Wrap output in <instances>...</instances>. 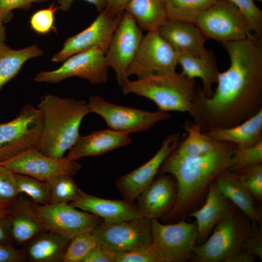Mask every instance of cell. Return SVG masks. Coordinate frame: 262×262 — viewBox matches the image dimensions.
I'll return each instance as SVG.
<instances>
[{"label":"cell","mask_w":262,"mask_h":262,"mask_svg":"<svg viewBox=\"0 0 262 262\" xmlns=\"http://www.w3.org/2000/svg\"><path fill=\"white\" fill-rule=\"evenodd\" d=\"M59 9V6L52 4L47 8L36 11L30 19L32 29L39 34H46L52 31H56L54 15Z\"/></svg>","instance_id":"39"},{"label":"cell","mask_w":262,"mask_h":262,"mask_svg":"<svg viewBox=\"0 0 262 262\" xmlns=\"http://www.w3.org/2000/svg\"><path fill=\"white\" fill-rule=\"evenodd\" d=\"M10 236L13 242L25 245L47 230L34 207V203L21 194L4 217Z\"/></svg>","instance_id":"19"},{"label":"cell","mask_w":262,"mask_h":262,"mask_svg":"<svg viewBox=\"0 0 262 262\" xmlns=\"http://www.w3.org/2000/svg\"><path fill=\"white\" fill-rule=\"evenodd\" d=\"M237 208L213 228L212 235L195 247L191 260L196 262H229L242 250L253 223Z\"/></svg>","instance_id":"5"},{"label":"cell","mask_w":262,"mask_h":262,"mask_svg":"<svg viewBox=\"0 0 262 262\" xmlns=\"http://www.w3.org/2000/svg\"><path fill=\"white\" fill-rule=\"evenodd\" d=\"M34 207L47 230L73 238L82 233L92 231L103 221L100 217L81 211L66 203H49Z\"/></svg>","instance_id":"14"},{"label":"cell","mask_w":262,"mask_h":262,"mask_svg":"<svg viewBox=\"0 0 262 262\" xmlns=\"http://www.w3.org/2000/svg\"><path fill=\"white\" fill-rule=\"evenodd\" d=\"M241 12L249 22L254 36L262 39V12L253 0H229Z\"/></svg>","instance_id":"38"},{"label":"cell","mask_w":262,"mask_h":262,"mask_svg":"<svg viewBox=\"0 0 262 262\" xmlns=\"http://www.w3.org/2000/svg\"><path fill=\"white\" fill-rule=\"evenodd\" d=\"M243 184L258 202L262 201V164L251 166L235 172Z\"/></svg>","instance_id":"37"},{"label":"cell","mask_w":262,"mask_h":262,"mask_svg":"<svg viewBox=\"0 0 262 262\" xmlns=\"http://www.w3.org/2000/svg\"><path fill=\"white\" fill-rule=\"evenodd\" d=\"M132 140L129 133L106 129L79 137L68 150L66 158L77 160L87 156L101 155L115 149L128 146Z\"/></svg>","instance_id":"23"},{"label":"cell","mask_w":262,"mask_h":262,"mask_svg":"<svg viewBox=\"0 0 262 262\" xmlns=\"http://www.w3.org/2000/svg\"><path fill=\"white\" fill-rule=\"evenodd\" d=\"M43 54V50L36 45L15 49L5 43L0 44V91L18 73L27 61Z\"/></svg>","instance_id":"28"},{"label":"cell","mask_w":262,"mask_h":262,"mask_svg":"<svg viewBox=\"0 0 262 262\" xmlns=\"http://www.w3.org/2000/svg\"><path fill=\"white\" fill-rule=\"evenodd\" d=\"M262 163V142H261L249 147H237L233 154L231 165L228 169L236 172Z\"/></svg>","instance_id":"36"},{"label":"cell","mask_w":262,"mask_h":262,"mask_svg":"<svg viewBox=\"0 0 262 262\" xmlns=\"http://www.w3.org/2000/svg\"><path fill=\"white\" fill-rule=\"evenodd\" d=\"M257 0L259 1H262V0Z\"/></svg>","instance_id":"50"},{"label":"cell","mask_w":262,"mask_h":262,"mask_svg":"<svg viewBox=\"0 0 262 262\" xmlns=\"http://www.w3.org/2000/svg\"><path fill=\"white\" fill-rule=\"evenodd\" d=\"M180 132L164 140L155 155L144 164L118 178L115 186L124 199L134 202L139 194L154 180L162 164L179 143Z\"/></svg>","instance_id":"17"},{"label":"cell","mask_w":262,"mask_h":262,"mask_svg":"<svg viewBox=\"0 0 262 262\" xmlns=\"http://www.w3.org/2000/svg\"><path fill=\"white\" fill-rule=\"evenodd\" d=\"M177 196L175 178L164 174L153 180L137 196L136 205L144 216L162 219L174 207Z\"/></svg>","instance_id":"18"},{"label":"cell","mask_w":262,"mask_h":262,"mask_svg":"<svg viewBox=\"0 0 262 262\" xmlns=\"http://www.w3.org/2000/svg\"><path fill=\"white\" fill-rule=\"evenodd\" d=\"M179 56L158 30L147 31L127 68V76L134 75L140 79L152 74L173 73L178 64Z\"/></svg>","instance_id":"11"},{"label":"cell","mask_w":262,"mask_h":262,"mask_svg":"<svg viewBox=\"0 0 262 262\" xmlns=\"http://www.w3.org/2000/svg\"><path fill=\"white\" fill-rule=\"evenodd\" d=\"M74 0H57L59 9L67 11L71 8ZM93 4L98 12H101L105 8V0H83Z\"/></svg>","instance_id":"46"},{"label":"cell","mask_w":262,"mask_h":262,"mask_svg":"<svg viewBox=\"0 0 262 262\" xmlns=\"http://www.w3.org/2000/svg\"><path fill=\"white\" fill-rule=\"evenodd\" d=\"M108 68L105 53L92 49L69 57L57 69L38 73L34 80L36 82L57 83L77 77L87 80L91 84H103L108 81Z\"/></svg>","instance_id":"12"},{"label":"cell","mask_w":262,"mask_h":262,"mask_svg":"<svg viewBox=\"0 0 262 262\" xmlns=\"http://www.w3.org/2000/svg\"><path fill=\"white\" fill-rule=\"evenodd\" d=\"M125 95L134 94L154 102L159 110L189 113L197 87L195 79L176 72L152 74L135 81L126 80L120 86Z\"/></svg>","instance_id":"4"},{"label":"cell","mask_w":262,"mask_h":262,"mask_svg":"<svg viewBox=\"0 0 262 262\" xmlns=\"http://www.w3.org/2000/svg\"><path fill=\"white\" fill-rule=\"evenodd\" d=\"M253 223L252 229L245 239L241 251L252 255L262 260V229Z\"/></svg>","instance_id":"42"},{"label":"cell","mask_w":262,"mask_h":262,"mask_svg":"<svg viewBox=\"0 0 262 262\" xmlns=\"http://www.w3.org/2000/svg\"><path fill=\"white\" fill-rule=\"evenodd\" d=\"M97 245L92 231L78 234L71 239L64 255L63 262H82Z\"/></svg>","instance_id":"35"},{"label":"cell","mask_w":262,"mask_h":262,"mask_svg":"<svg viewBox=\"0 0 262 262\" xmlns=\"http://www.w3.org/2000/svg\"><path fill=\"white\" fill-rule=\"evenodd\" d=\"M90 113L105 121L109 129L127 133L147 131L161 121L170 117L169 112H151L110 103L100 96H91L87 102Z\"/></svg>","instance_id":"10"},{"label":"cell","mask_w":262,"mask_h":262,"mask_svg":"<svg viewBox=\"0 0 262 262\" xmlns=\"http://www.w3.org/2000/svg\"><path fill=\"white\" fill-rule=\"evenodd\" d=\"M125 11L142 30H158L167 19L165 0H131Z\"/></svg>","instance_id":"29"},{"label":"cell","mask_w":262,"mask_h":262,"mask_svg":"<svg viewBox=\"0 0 262 262\" xmlns=\"http://www.w3.org/2000/svg\"><path fill=\"white\" fill-rule=\"evenodd\" d=\"M178 64L181 68V73L191 79L198 78L202 82V93L210 97L213 91L212 85L216 83L219 72L213 53L209 51L203 55L180 54Z\"/></svg>","instance_id":"27"},{"label":"cell","mask_w":262,"mask_h":262,"mask_svg":"<svg viewBox=\"0 0 262 262\" xmlns=\"http://www.w3.org/2000/svg\"><path fill=\"white\" fill-rule=\"evenodd\" d=\"M1 164L15 173L47 180L60 175L73 176L81 169L80 164L66 157L56 159L44 155L35 148L29 149Z\"/></svg>","instance_id":"16"},{"label":"cell","mask_w":262,"mask_h":262,"mask_svg":"<svg viewBox=\"0 0 262 262\" xmlns=\"http://www.w3.org/2000/svg\"><path fill=\"white\" fill-rule=\"evenodd\" d=\"M214 182L218 191L252 222H262V213L255 199L235 172L226 169L216 177Z\"/></svg>","instance_id":"24"},{"label":"cell","mask_w":262,"mask_h":262,"mask_svg":"<svg viewBox=\"0 0 262 262\" xmlns=\"http://www.w3.org/2000/svg\"><path fill=\"white\" fill-rule=\"evenodd\" d=\"M150 246L130 251L115 252V262H158Z\"/></svg>","instance_id":"40"},{"label":"cell","mask_w":262,"mask_h":262,"mask_svg":"<svg viewBox=\"0 0 262 262\" xmlns=\"http://www.w3.org/2000/svg\"><path fill=\"white\" fill-rule=\"evenodd\" d=\"M92 232L97 245L115 252L142 249L152 243L151 219L145 216L115 223L103 221Z\"/></svg>","instance_id":"9"},{"label":"cell","mask_w":262,"mask_h":262,"mask_svg":"<svg viewBox=\"0 0 262 262\" xmlns=\"http://www.w3.org/2000/svg\"><path fill=\"white\" fill-rule=\"evenodd\" d=\"M158 31L179 55L200 56L209 51L205 47L206 38L194 24L167 19Z\"/></svg>","instance_id":"21"},{"label":"cell","mask_w":262,"mask_h":262,"mask_svg":"<svg viewBox=\"0 0 262 262\" xmlns=\"http://www.w3.org/2000/svg\"><path fill=\"white\" fill-rule=\"evenodd\" d=\"M71 240L60 233L46 230L24 245L23 250L30 262H63Z\"/></svg>","instance_id":"26"},{"label":"cell","mask_w":262,"mask_h":262,"mask_svg":"<svg viewBox=\"0 0 262 262\" xmlns=\"http://www.w3.org/2000/svg\"><path fill=\"white\" fill-rule=\"evenodd\" d=\"M15 177L17 190L20 194L29 196L37 205L50 203L49 185L47 180L17 173H15Z\"/></svg>","instance_id":"33"},{"label":"cell","mask_w":262,"mask_h":262,"mask_svg":"<svg viewBox=\"0 0 262 262\" xmlns=\"http://www.w3.org/2000/svg\"><path fill=\"white\" fill-rule=\"evenodd\" d=\"M21 194L17 190L15 173L0 164V218H4Z\"/></svg>","instance_id":"34"},{"label":"cell","mask_w":262,"mask_h":262,"mask_svg":"<svg viewBox=\"0 0 262 262\" xmlns=\"http://www.w3.org/2000/svg\"><path fill=\"white\" fill-rule=\"evenodd\" d=\"M152 243L150 246L158 262H183L191 260L196 246L197 229L196 222L185 219L164 224L151 219Z\"/></svg>","instance_id":"7"},{"label":"cell","mask_w":262,"mask_h":262,"mask_svg":"<svg viewBox=\"0 0 262 262\" xmlns=\"http://www.w3.org/2000/svg\"><path fill=\"white\" fill-rule=\"evenodd\" d=\"M49 0H0V21L3 24L13 16L12 11L16 9L27 10L34 3Z\"/></svg>","instance_id":"41"},{"label":"cell","mask_w":262,"mask_h":262,"mask_svg":"<svg viewBox=\"0 0 262 262\" xmlns=\"http://www.w3.org/2000/svg\"><path fill=\"white\" fill-rule=\"evenodd\" d=\"M219 142L233 144L244 148L262 142V109L243 122L228 128H213L203 132Z\"/></svg>","instance_id":"25"},{"label":"cell","mask_w":262,"mask_h":262,"mask_svg":"<svg viewBox=\"0 0 262 262\" xmlns=\"http://www.w3.org/2000/svg\"><path fill=\"white\" fill-rule=\"evenodd\" d=\"M82 262H115V252L97 245L88 253Z\"/></svg>","instance_id":"43"},{"label":"cell","mask_w":262,"mask_h":262,"mask_svg":"<svg viewBox=\"0 0 262 262\" xmlns=\"http://www.w3.org/2000/svg\"><path fill=\"white\" fill-rule=\"evenodd\" d=\"M143 36L142 30L133 17L125 11L105 53L107 64L114 70L120 87L128 79L127 68L134 57Z\"/></svg>","instance_id":"13"},{"label":"cell","mask_w":262,"mask_h":262,"mask_svg":"<svg viewBox=\"0 0 262 262\" xmlns=\"http://www.w3.org/2000/svg\"><path fill=\"white\" fill-rule=\"evenodd\" d=\"M195 24L206 39H212L222 44L257 38L246 18L229 0H217L199 16Z\"/></svg>","instance_id":"6"},{"label":"cell","mask_w":262,"mask_h":262,"mask_svg":"<svg viewBox=\"0 0 262 262\" xmlns=\"http://www.w3.org/2000/svg\"><path fill=\"white\" fill-rule=\"evenodd\" d=\"M27 260L23 249L13 245L0 244V262H22Z\"/></svg>","instance_id":"44"},{"label":"cell","mask_w":262,"mask_h":262,"mask_svg":"<svg viewBox=\"0 0 262 262\" xmlns=\"http://www.w3.org/2000/svg\"><path fill=\"white\" fill-rule=\"evenodd\" d=\"M235 145L220 142L213 151L204 155L180 158L169 155L157 175L169 174L175 179L177 196L172 210L162 220L172 223L185 219L206 196L216 177L231 165Z\"/></svg>","instance_id":"2"},{"label":"cell","mask_w":262,"mask_h":262,"mask_svg":"<svg viewBox=\"0 0 262 262\" xmlns=\"http://www.w3.org/2000/svg\"><path fill=\"white\" fill-rule=\"evenodd\" d=\"M217 0H165L167 19L194 24Z\"/></svg>","instance_id":"31"},{"label":"cell","mask_w":262,"mask_h":262,"mask_svg":"<svg viewBox=\"0 0 262 262\" xmlns=\"http://www.w3.org/2000/svg\"><path fill=\"white\" fill-rule=\"evenodd\" d=\"M72 177L60 175L47 180L49 185L50 203H68L79 197L82 191L77 187Z\"/></svg>","instance_id":"32"},{"label":"cell","mask_w":262,"mask_h":262,"mask_svg":"<svg viewBox=\"0 0 262 262\" xmlns=\"http://www.w3.org/2000/svg\"><path fill=\"white\" fill-rule=\"evenodd\" d=\"M13 244L4 218H0V244L13 245Z\"/></svg>","instance_id":"47"},{"label":"cell","mask_w":262,"mask_h":262,"mask_svg":"<svg viewBox=\"0 0 262 262\" xmlns=\"http://www.w3.org/2000/svg\"><path fill=\"white\" fill-rule=\"evenodd\" d=\"M42 126L41 112L31 104L24 105L15 118L0 123V163L34 148Z\"/></svg>","instance_id":"8"},{"label":"cell","mask_w":262,"mask_h":262,"mask_svg":"<svg viewBox=\"0 0 262 262\" xmlns=\"http://www.w3.org/2000/svg\"><path fill=\"white\" fill-rule=\"evenodd\" d=\"M187 133L186 138L169 155L180 158L208 154L214 150L220 142L206 135L200 126L195 123L186 122L183 127Z\"/></svg>","instance_id":"30"},{"label":"cell","mask_w":262,"mask_h":262,"mask_svg":"<svg viewBox=\"0 0 262 262\" xmlns=\"http://www.w3.org/2000/svg\"><path fill=\"white\" fill-rule=\"evenodd\" d=\"M6 37V29L3 23L0 21V44L5 43Z\"/></svg>","instance_id":"49"},{"label":"cell","mask_w":262,"mask_h":262,"mask_svg":"<svg viewBox=\"0 0 262 262\" xmlns=\"http://www.w3.org/2000/svg\"><path fill=\"white\" fill-rule=\"evenodd\" d=\"M236 207L216 188L214 180L210 184L203 205L188 215L195 219L197 229V242L203 243L214 227Z\"/></svg>","instance_id":"22"},{"label":"cell","mask_w":262,"mask_h":262,"mask_svg":"<svg viewBox=\"0 0 262 262\" xmlns=\"http://www.w3.org/2000/svg\"><path fill=\"white\" fill-rule=\"evenodd\" d=\"M43 115L39 141L34 147L45 155L61 159L75 143L79 128L89 113L87 101L48 94L38 104Z\"/></svg>","instance_id":"3"},{"label":"cell","mask_w":262,"mask_h":262,"mask_svg":"<svg viewBox=\"0 0 262 262\" xmlns=\"http://www.w3.org/2000/svg\"><path fill=\"white\" fill-rule=\"evenodd\" d=\"M121 16L113 15L104 9L88 27L66 39L62 49L52 57L51 61L64 62L75 54L92 49L105 53Z\"/></svg>","instance_id":"15"},{"label":"cell","mask_w":262,"mask_h":262,"mask_svg":"<svg viewBox=\"0 0 262 262\" xmlns=\"http://www.w3.org/2000/svg\"><path fill=\"white\" fill-rule=\"evenodd\" d=\"M71 205L102 218L104 222L115 223L144 216L136 204L125 199H109L90 195L82 191Z\"/></svg>","instance_id":"20"},{"label":"cell","mask_w":262,"mask_h":262,"mask_svg":"<svg viewBox=\"0 0 262 262\" xmlns=\"http://www.w3.org/2000/svg\"><path fill=\"white\" fill-rule=\"evenodd\" d=\"M257 258L252 255L241 251L230 259L229 262H253Z\"/></svg>","instance_id":"48"},{"label":"cell","mask_w":262,"mask_h":262,"mask_svg":"<svg viewBox=\"0 0 262 262\" xmlns=\"http://www.w3.org/2000/svg\"><path fill=\"white\" fill-rule=\"evenodd\" d=\"M131 0H105V9L115 16L122 15Z\"/></svg>","instance_id":"45"},{"label":"cell","mask_w":262,"mask_h":262,"mask_svg":"<svg viewBox=\"0 0 262 262\" xmlns=\"http://www.w3.org/2000/svg\"><path fill=\"white\" fill-rule=\"evenodd\" d=\"M230 60L219 72L212 95L197 89L188 113L205 132L236 126L262 109V39L247 38L222 44Z\"/></svg>","instance_id":"1"}]
</instances>
